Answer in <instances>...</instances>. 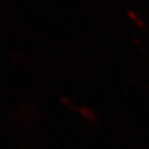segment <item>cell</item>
<instances>
[{"instance_id": "1", "label": "cell", "mask_w": 149, "mask_h": 149, "mask_svg": "<svg viewBox=\"0 0 149 149\" xmlns=\"http://www.w3.org/2000/svg\"><path fill=\"white\" fill-rule=\"evenodd\" d=\"M77 112H78V113H80L86 120H88L90 123H97V122H98V117H97V114L95 113V112H93V109L90 108V107L81 106V107H78Z\"/></svg>"}, {"instance_id": "2", "label": "cell", "mask_w": 149, "mask_h": 149, "mask_svg": "<svg viewBox=\"0 0 149 149\" xmlns=\"http://www.w3.org/2000/svg\"><path fill=\"white\" fill-rule=\"evenodd\" d=\"M128 16H129V19L132 20L134 24H136L139 29L141 30H144V29H147V24H146V21L143 20V19L138 15V14L136 13V11H133V10H128Z\"/></svg>"}, {"instance_id": "3", "label": "cell", "mask_w": 149, "mask_h": 149, "mask_svg": "<svg viewBox=\"0 0 149 149\" xmlns=\"http://www.w3.org/2000/svg\"><path fill=\"white\" fill-rule=\"evenodd\" d=\"M60 102H61L63 106L68 107L70 109H72V111H77V109H78L77 107L74 106V103L72 102V100H70V98H67V97H65V96H61V97H60Z\"/></svg>"}, {"instance_id": "4", "label": "cell", "mask_w": 149, "mask_h": 149, "mask_svg": "<svg viewBox=\"0 0 149 149\" xmlns=\"http://www.w3.org/2000/svg\"><path fill=\"white\" fill-rule=\"evenodd\" d=\"M133 41H134V44H136V45L138 46V47H141V50H142V51H146V50H144V47H143V45L141 44V41H139V40L137 39V37H133Z\"/></svg>"}]
</instances>
